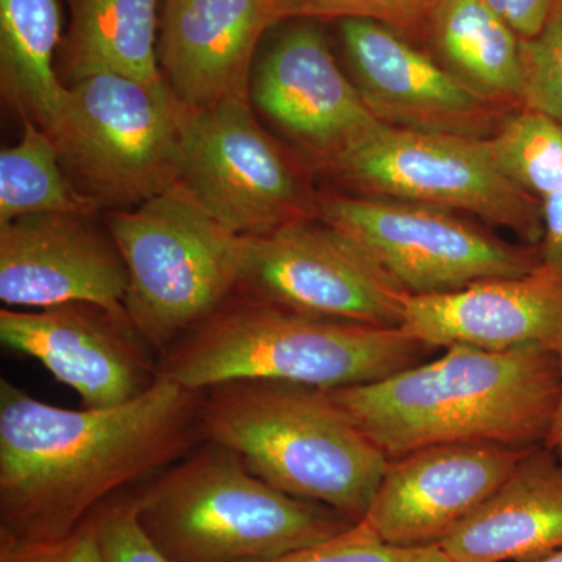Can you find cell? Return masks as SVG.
<instances>
[{
	"label": "cell",
	"instance_id": "24",
	"mask_svg": "<svg viewBox=\"0 0 562 562\" xmlns=\"http://www.w3.org/2000/svg\"><path fill=\"white\" fill-rule=\"evenodd\" d=\"M506 179L538 199L562 188V125L539 111L520 109L487 139Z\"/></svg>",
	"mask_w": 562,
	"mask_h": 562
},
{
	"label": "cell",
	"instance_id": "22",
	"mask_svg": "<svg viewBox=\"0 0 562 562\" xmlns=\"http://www.w3.org/2000/svg\"><path fill=\"white\" fill-rule=\"evenodd\" d=\"M58 0H0V79L22 120L46 131L60 110L66 85L55 69L60 44Z\"/></svg>",
	"mask_w": 562,
	"mask_h": 562
},
{
	"label": "cell",
	"instance_id": "10",
	"mask_svg": "<svg viewBox=\"0 0 562 562\" xmlns=\"http://www.w3.org/2000/svg\"><path fill=\"white\" fill-rule=\"evenodd\" d=\"M179 184L244 238L319 217L321 198L301 162L262 128L250 101L191 111Z\"/></svg>",
	"mask_w": 562,
	"mask_h": 562
},
{
	"label": "cell",
	"instance_id": "28",
	"mask_svg": "<svg viewBox=\"0 0 562 562\" xmlns=\"http://www.w3.org/2000/svg\"><path fill=\"white\" fill-rule=\"evenodd\" d=\"M94 519L103 562H171L140 527L132 492L105 503Z\"/></svg>",
	"mask_w": 562,
	"mask_h": 562
},
{
	"label": "cell",
	"instance_id": "33",
	"mask_svg": "<svg viewBox=\"0 0 562 562\" xmlns=\"http://www.w3.org/2000/svg\"><path fill=\"white\" fill-rule=\"evenodd\" d=\"M538 562H562V549L558 550L557 553L550 554V557L543 558V560Z\"/></svg>",
	"mask_w": 562,
	"mask_h": 562
},
{
	"label": "cell",
	"instance_id": "2",
	"mask_svg": "<svg viewBox=\"0 0 562 562\" xmlns=\"http://www.w3.org/2000/svg\"><path fill=\"white\" fill-rule=\"evenodd\" d=\"M560 384L561 357L541 347L453 346L379 382L330 392L392 461L442 443L541 446Z\"/></svg>",
	"mask_w": 562,
	"mask_h": 562
},
{
	"label": "cell",
	"instance_id": "4",
	"mask_svg": "<svg viewBox=\"0 0 562 562\" xmlns=\"http://www.w3.org/2000/svg\"><path fill=\"white\" fill-rule=\"evenodd\" d=\"M206 441L272 487L361 522L390 460L336 402L305 384L233 382L202 391Z\"/></svg>",
	"mask_w": 562,
	"mask_h": 562
},
{
	"label": "cell",
	"instance_id": "26",
	"mask_svg": "<svg viewBox=\"0 0 562 562\" xmlns=\"http://www.w3.org/2000/svg\"><path fill=\"white\" fill-rule=\"evenodd\" d=\"M522 109L539 111L562 125V0H553L541 31L520 38Z\"/></svg>",
	"mask_w": 562,
	"mask_h": 562
},
{
	"label": "cell",
	"instance_id": "6",
	"mask_svg": "<svg viewBox=\"0 0 562 562\" xmlns=\"http://www.w3.org/2000/svg\"><path fill=\"white\" fill-rule=\"evenodd\" d=\"M65 85L46 132L81 198L98 210H128L179 184L191 111L165 79L94 72Z\"/></svg>",
	"mask_w": 562,
	"mask_h": 562
},
{
	"label": "cell",
	"instance_id": "9",
	"mask_svg": "<svg viewBox=\"0 0 562 562\" xmlns=\"http://www.w3.org/2000/svg\"><path fill=\"white\" fill-rule=\"evenodd\" d=\"M342 233L412 295L519 277L542 265L539 246L498 238L460 213L373 195L321 198L319 217Z\"/></svg>",
	"mask_w": 562,
	"mask_h": 562
},
{
	"label": "cell",
	"instance_id": "19",
	"mask_svg": "<svg viewBox=\"0 0 562 562\" xmlns=\"http://www.w3.org/2000/svg\"><path fill=\"white\" fill-rule=\"evenodd\" d=\"M452 562H538L562 549V460L531 447L486 502L438 543Z\"/></svg>",
	"mask_w": 562,
	"mask_h": 562
},
{
	"label": "cell",
	"instance_id": "29",
	"mask_svg": "<svg viewBox=\"0 0 562 562\" xmlns=\"http://www.w3.org/2000/svg\"><path fill=\"white\" fill-rule=\"evenodd\" d=\"M0 562H103L94 514L55 541H18L0 536Z\"/></svg>",
	"mask_w": 562,
	"mask_h": 562
},
{
	"label": "cell",
	"instance_id": "32",
	"mask_svg": "<svg viewBox=\"0 0 562 562\" xmlns=\"http://www.w3.org/2000/svg\"><path fill=\"white\" fill-rule=\"evenodd\" d=\"M543 446H546L547 449L552 450V452L558 454L562 460V357L560 394H558V402L557 406H554L552 424H550L549 432H547Z\"/></svg>",
	"mask_w": 562,
	"mask_h": 562
},
{
	"label": "cell",
	"instance_id": "18",
	"mask_svg": "<svg viewBox=\"0 0 562 562\" xmlns=\"http://www.w3.org/2000/svg\"><path fill=\"white\" fill-rule=\"evenodd\" d=\"M277 22L276 0H166L162 79L190 111L250 101L255 52Z\"/></svg>",
	"mask_w": 562,
	"mask_h": 562
},
{
	"label": "cell",
	"instance_id": "25",
	"mask_svg": "<svg viewBox=\"0 0 562 562\" xmlns=\"http://www.w3.org/2000/svg\"><path fill=\"white\" fill-rule=\"evenodd\" d=\"M439 0H276L277 16L284 20H368L401 35L427 32Z\"/></svg>",
	"mask_w": 562,
	"mask_h": 562
},
{
	"label": "cell",
	"instance_id": "7",
	"mask_svg": "<svg viewBox=\"0 0 562 562\" xmlns=\"http://www.w3.org/2000/svg\"><path fill=\"white\" fill-rule=\"evenodd\" d=\"M105 227L127 268L125 314L157 355L241 286L246 238L180 184L133 209L110 211Z\"/></svg>",
	"mask_w": 562,
	"mask_h": 562
},
{
	"label": "cell",
	"instance_id": "14",
	"mask_svg": "<svg viewBox=\"0 0 562 562\" xmlns=\"http://www.w3.org/2000/svg\"><path fill=\"white\" fill-rule=\"evenodd\" d=\"M250 102L317 168L382 127L312 24L280 35L251 74Z\"/></svg>",
	"mask_w": 562,
	"mask_h": 562
},
{
	"label": "cell",
	"instance_id": "12",
	"mask_svg": "<svg viewBox=\"0 0 562 562\" xmlns=\"http://www.w3.org/2000/svg\"><path fill=\"white\" fill-rule=\"evenodd\" d=\"M358 91L382 124L490 139L514 109L471 87L386 25L339 21Z\"/></svg>",
	"mask_w": 562,
	"mask_h": 562
},
{
	"label": "cell",
	"instance_id": "16",
	"mask_svg": "<svg viewBox=\"0 0 562 562\" xmlns=\"http://www.w3.org/2000/svg\"><path fill=\"white\" fill-rule=\"evenodd\" d=\"M527 450L442 443L403 454L390 461L361 522L395 546H438L506 482Z\"/></svg>",
	"mask_w": 562,
	"mask_h": 562
},
{
	"label": "cell",
	"instance_id": "20",
	"mask_svg": "<svg viewBox=\"0 0 562 562\" xmlns=\"http://www.w3.org/2000/svg\"><path fill=\"white\" fill-rule=\"evenodd\" d=\"M70 29L63 83L94 72L162 80L157 46L158 0H68Z\"/></svg>",
	"mask_w": 562,
	"mask_h": 562
},
{
	"label": "cell",
	"instance_id": "5",
	"mask_svg": "<svg viewBox=\"0 0 562 562\" xmlns=\"http://www.w3.org/2000/svg\"><path fill=\"white\" fill-rule=\"evenodd\" d=\"M132 494L140 527L171 562L279 560L357 524L276 490L206 439Z\"/></svg>",
	"mask_w": 562,
	"mask_h": 562
},
{
	"label": "cell",
	"instance_id": "17",
	"mask_svg": "<svg viewBox=\"0 0 562 562\" xmlns=\"http://www.w3.org/2000/svg\"><path fill=\"white\" fill-rule=\"evenodd\" d=\"M401 328L432 350L541 347L562 357V273L542 262L525 276L409 295Z\"/></svg>",
	"mask_w": 562,
	"mask_h": 562
},
{
	"label": "cell",
	"instance_id": "21",
	"mask_svg": "<svg viewBox=\"0 0 562 562\" xmlns=\"http://www.w3.org/2000/svg\"><path fill=\"white\" fill-rule=\"evenodd\" d=\"M425 33L447 69L495 101L522 109L520 36L483 0H439Z\"/></svg>",
	"mask_w": 562,
	"mask_h": 562
},
{
	"label": "cell",
	"instance_id": "15",
	"mask_svg": "<svg viewBox=\"0 0 562 562\" xmlns=\"http://www.w3.org/2000/svg\"><path fill=\"white\" fill-rule=\"evenodd\" d=\"M128 273L92 214L55 213L0 224V301L40 310L87 302L125 313Z\"/></svg>",
	"mask_w": 562,
	"mask_h": 562
},
{
	"label": "cell",
	"instance_id": "13",
	"mask_svg": "<svg viewBox=\"0 0 562 562\" xmlns=\"http://www.w3.org/2000/svg\"><path fill=\"white\" fill-rule=\"evenodd\" d=\"M0 341L41 362L83 408L135 401L158 380V355L128 321L95 303L2 310Z\"/></svg>",
	"mask_w": 562,
	"mask_h": 562
},
{
	"label": "cell",
	"instance_id": "1",
	"mask_svg": "<svg viewBox=\"0 0 562 562\" xmlns=\"http://www.w3.org/2000/svg\"><path fill=\"white\" fill-rule=\"evenodd\" d=\"M205 441L202 392L158 379L135 401L68 409L0 380V536L55 541Z\"/></svg>",
	"mask_w": 562,
	"mask_h": 562
},
{
	"label": "cell",
	"instance_id": "8",
	"mask_svg": "<svg viewBox=\"0 0 562 562\" xmlns=\"http://www.w3.org/2000/svg\"><path fill=\"white\" fill-rule=\"evenodd\" d=\"M327 171L358 195L472 214L528 246L542 241L541 203L503 176L487 139L383 124Z\"/></svg>",
	"mask_w": 562,
	"mask_h": 562
},
{
	"label": "cell",
	"instance_id": "31",
	"mask_svg": "<svg viewBox=\"0 0 562 562\" xmlns=\"http://www.w3.org/2000/svg\"><path fill=\"white\" fill-rule=\"evenodd\" d=\"M543 236L539 244L542 262L562 273V188L541 202Z\"/></svg>",
	"mask_w": 562,
	"mask_h": 562
},
{
	"label": "cell",
	"instance_id": "27",
	"mask_svg": "<svg viewBox=\"0 0 562 562\" xmlns=\"http://www.w3.org/2000/svg\"><path fill=\"white\" fill-rule=\"evenodd\" d=\"M268 562H452L439 546H395L380 539L362 522L333 536Z\"/></svg>",
	"mask_w": 562,
	"mask_h": 562
},
{
	"label": "cell",
	"instance_id": "11",
	"mask_svg": "<svg viewBox=\"0 0 562 562\" xmlns=\"http://www.w3.org/2000/svg\"><path fill=\"white\" fill-rule=\"evenodd\" d=\"M239 290L294 312L401 328L409 292L357 243L319 220L246 238Z\"/></svg>",
	"mask_w": 562,
	"mask_h": 562
},
{
	"label": "cell",
	"instance_id": "23",
	"mask_svg": "<svg viewBox=\"0 0 562 562\" xmlns=\"http://www.w3.org/2000/svg\"><path fill=\"white\" fill-rule=\"evenodd\" d=\"M63 171L49 133L24 120L20 143L0 154V224L40 214H94Z\"/></svg>",
	"mask_w": 562,
	"mask_h": 562
},
{
	"label": "cell",
	"instance_id": "3",
	"mask_svg": "<svg viewBox=\"0 0 562 562\" xmlns=\"http://www.w3.org/2000/svg\"><path fill=\"white\" fill-rule=\"evenodd\" d=\"M431 351L402 328L310 316L238 290L158 355V379L201 392L233 382L331 391L379 382Z\"/></svg>",
	"mask_w": 562,
	"mask_h": 562
},
{
	"label": "cell",
	"instance_id": "30",
	"mask_svg": "<svg viewBox=\"0 0 562 562\" xmlns=\"http://www.w3.org/2000/svg\"><path fill=\"white\" fill-rule=\"evenodd\" d=\"M498 18L522 40L541 31L552 10L553 0H483Z\"/></svg>",
	"mask_w": 562,
	"mask_h": 562
}]
</instances>
